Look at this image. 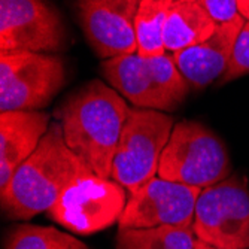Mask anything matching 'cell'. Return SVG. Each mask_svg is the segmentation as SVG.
Segmentation results:
<instances>
[{
  "label": "cell",
  "instance_id": "obj_1",
  "mask_svg": "<svg viewBox=\"0 0 249 249\" xmlns=\"http://www.w3.org/2000/svg\"><path fill=\"white\" fill-rule=\"evenodd\" d=\"M128 110L125 99L100 79L79 87L58 110L67 146L97 176L112 175Z\"/></svg>",
  "mask_w": 249,
  "mask_h": 249
},
{
  "label": "cell",
  "instance_id": "obj_2",
  "mask_svg": "<svg viewBox=\"0 0 249 249\" xmlns=\"http://www.w3.org/2000/svg\"><path fill=\"white\" fill-rule=\"evenodd\" d=\"M85 173L91 170L67 146L61 123H51L37 149L0 190L2 211L14 221H29L48 212L63 191Z\"/></svg>",
  "mask_w": 249,
  "mask_h": 249
},
{
  "label": "cell",
  "instance_id": "obj_3",
  "mask_svg": "<svg viewBox=\"0 0 249 249\" xmlns=\"http://www.w3.org/2000/svg\"><path fill=\"white\" fill-rule=\"evenodd\" d=\"M231 170L229 151L212 130L196 121H179L163 151L158 176L203 190L227 179Z\"/></svg>",
  "mask_w": 249,
  "mask_h": 249
},
{
  "label": "cell",
  "instance_id": "obj_4",
  "mask_svg": "<svg viewBox=\"0 0 249 249\" xmlns=\"http://www.w3.org/2000/svg\"><path fill=\"white\" fill-rule=\"evenodd\" d=\"M173 127V117L163 110L130 107L110 178L133 193L158 176L161 155Z\"/></svg>",
  "mask_w": 249,
  "mask_h": 249
},
{
  "label": "cell",
  "instance_id": "obj_5",
  "mask_svg": "<svg viewBox=\"0 0 249 249\" xmlns=\"http://www.w3.org/2000/svg\"><path fill=\"white\" fill-rule=\"evenodd\" d=\"M193 230L216 249H249V188L245 178L230 175L198 194Z\"/></svg>",
  "mask_w": 249,
  "mask_h": 249
},
{
  "label": "cell",
  "instance_id": "obj_6",
  "mask_svg": "<svg viewBox=\"0 0 249 249\" xmlns=\"http://www.w3.org/2000/svg\"><path fill=\"white\" fill-rule=\"evenodd\" d=\"M127 190L112 178L85 173L67 187L47 212L61 227L78 234H93L120 221Z\"/></svg>",
  "mask_w": 249,
  "mask_h": 249
},
{
  "label": "cell",
  "instance_id": "obj_7",
  "mask_svg": "<svg viewBox=\"0 0 249 249\" xmlns=\"http://www.w3.org/2000/svg\"><path fill=\"white\" fill-rule=\"evenodd\" d=\"M66 82L61 57L48 53H0V112L39 110Z\"/></svg>",
  "mask_w": 249,
  "mask_h": 249
},
{
  "label": "cell",
  "instance_id": "obj_8",
  "mask_svg": "<svg viewBox=\"0 0 249 249\" xmlns=\"http://www.w3.org/2000/svg\"><path fill=\"white\" fill-rule=\"evenodd\" d=\"M66 27L47 0H0V53H58Z\"/></svg>",
  "mask_w": 249,
  "mask_h": 249
},
{
  "label": "cell",
  "instance_id": "obj_9",
  "mask_svg": "<svg viewBox=\"0 0 249 249\" xmlns=\"http://www.w3.org/2000/svg\"><path fill=\"white\" fill-rule=\"evenodd\" d=\"M200 188L155 176L128 193L118 229H152L160 225L193 227Z\"/></svg>",
  "mask_w": 249,
  "mask_h": 249
},
{
  "label": "cell",
  "instance_id": "obj_10",
  "mask_svg": "<svg viewBox=\"0 0 249 249\" xmlns=\"http://www.w3.org/2000/svg\"><path fill=\"white\" fill-rule=\"evenodd\" d=\"M142 0H73L79 26L103 60L138 53L134 21Z\"/></svg>",
  "mask_w": 249,
  "mask_h": 249
},
{
  "label": "cell",
  "instance_id": "obj_11",
  "mask_svg": "<svg viewBox=\"0 0 249 249\" xmlns=\"http://www.w3.org/2000/svg\"><path fill=\"white\" fill-rule=\"evenodd\" d=\"M245 21L239 15L230 22H222L208 39L173 53L178 69L193 88H205L227 72L234 42Z\"/></svg>",
  "mask_w": 249,
  "mask_h": 249
},
{
  "label": "cell",
  "instance_id": "obj_12",
  "mask_svg": "<svg viewBox=\"0 0 249 249\" xmlns=\"http://www.w3.org/2000/svg\"><path fill=\"white\" fill-rule=\"evenodd\" d=\"M50 125L48 112H0V190L11 182L17 169L37 149Z\"/></svg>",
  "mask_w": 249,
  "mask_h": 249
},
{
  "label": "cell",
  "instance_id": "obj_13",
  "mask_svg": "<svg viewBox=\"0 0 249 249\" xmlns=\"http://www.w3.org/2000/svg\"><path fill=\"white\" fill-rule=\"evenodd\" d=\"M102 73L112 88L136 107L169 112L167 103L157 84L149 58L124 54L103 60Z\"/></svg>",
  "mask_w": 249,
  "mask_h": 249
},
{
  "label": "cell",
  "instance_id": "obj_14",
  "mask_svg": "<svg viewBox=\"0 0 249 249\" xmlns=\"http://www.w3.org/2000/svg\"><path fill=\"white\" fill-rule=\"evenodd\" d=\"M212 17L194 0H172L166 29V51L178 53L208 39L216 29Z\"/></svg>",
  "mask_w": 249,
  "mask_h": 249
},
{
  "label": "cell",
  "instance_id": "obj_15",
  "mask_svg": "<svg viewBox=\"0 0 249 249\" xmlns=\"http://www.w3.org/2000/svg\"><path fill=\"white\" fill-rule=\"evenodd\" d=\"M196 240L193 227L118 229L117 249H194Z\"/></svg>",
  "mask_w": 249,
  "mask_h": 249
},
{
  "label": "cell",
  "instance_id": "obj_16",
  "mask_svg": "<svg viewBox=\"0 0 249 249\" xmlns=\"http://www.w3.org/2000/svg\"><path fill=\"white\" fill-rule=\"evenodd\" d=\"M172 0H142L134 21L138 54L145 58L166 53L164 29Z\"/></svg>",
  "mask_w": 249,
  "mask_h": 249
},
{
  "label": "cell",
  "instance_id": "obj_17",
  "mask_svg": "<svg viewBox=\"0 0 249 249\" xmlns=\"http://www.w3.org/2000/svg\"><path fill=\"white\" fill-rule=\"evenodd\" d=\"M3 249H89L84 242L55 227L15 224L6 230Z\"/></svg>",
  "mask_w": 249,
  "mask_h": 249
},
{
  "label": "cell",
  "instance_id": "obj_18",
  "mask_svg": "<svg viewBox=\"0 0 249 249\" xmlns=\"http://www.w3.org/2000/svg\"><path fill=\"white\" fill-rule=\"evenodd\" d=\"M248 73H249V19L245 21L243 27L237 35L229 69L219 79V85L234 81Z\"/></svg>",
  "mask_w": 249,
  "mask_h": 249
},
{
  "label": "cell",
  "instance_id": "obj_19",
  "mask_svg": "<svg viewBox=\"0 0 249 249\" xmlns=\"http://www.w3.org/2000/svg\"><path fill=\"white\" fill-rule=\"evenodd\" d=\"M194 2L205 9L216 24L230 22L240 15L237 0H194Z\"/></svg>",
  "mask_w": 249,
  "mask_h": 249
},
{
  "label": "cell",
  "instance_id": "obj_20",
  "mask_svg": "<svg viewBox=\"0 0 249 249\" xmlns=\"http://www.w3.org/2000/svg\"><path fill=\"white\" fill-rule=\"evenodd\" d=\"M237 3H239V12H240V15L245 18V15L248 12V8H249V0H237Z\"/></svg>",
  "mask_w": 249,
  "mask_h": 249
},
{
  "label": "cell",
  "instance_id": "obj_21",
  "mask_svg": "<svg viewBox=\"0 0 249 249\" xmlns=\"http://www.w3.org/2000/svg\"><path fill=\"white\" fill-rule=\"evenodd\" d=\"M194 249H216V248H213V246H211V245H208V243H205V242H201V240L197 239Z\"/></svg>",
  "mask_w": 249,
  "mask_h": 249
},
{
  "label": "cell",
  "instance_id": "obj_22",
  "mask_svg": "<svg viewBox=\"0 0 249 249\" xmlns=\"http://www.w3.org/2000/svg\"><path fill=\"white\" fill-rule=\"evenodd\" d=\"M245 19H249V8H248V12H246V15H245Z\"/></svg>",
  "mask_w": 249,
  "mask_h": 249
}]
</instances>
